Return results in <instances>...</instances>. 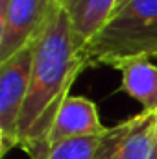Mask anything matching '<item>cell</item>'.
I'll return each mask as SVG.
<instances>
[{
	"instance_id": "obj_1",
	"label": "cell",
	"mask_w": 157,
	"mask_h": 159,
	"mask_svg": "<svg viewBox=\"0 0 157 159\" xmlns=\"http://www.w3.org/2000/svg\"><path fill=\"white\" fill-rule=\"evenodd\" d=\"M87 69L69 15L57 7L35 46L26 102L17 128V148L30 159L44 157V143L70 87Z\"/></svg>"
},
{
	"instance_id": "obj_2",
	"label": "cell",
	"mask_w": 157,
	"mask_h": 159,
	"mask_svg": "<svg viewBox=\"0 0 157 159\" xmlns=\"http://www.w3.org/2000/svg\"><path fill=\"white\" fill-rule=\"evenodd\" d=\"M87 67L157 57V0H129L81 50Z\"/></svg>"
},
{
	"instance_id": "obj_3",
	"label": "cell",
	"mask_w": 157,
	"mask_h": 159,
	"mask_svg": "<svg viewBox=\"0 0 157 159\" xmlns=\"http://www.w3.org/2000/svg\"><path fill=\"white\" fill-rule=\"evenodd\" d=\"M37 41L0 61V156L17 148V128L26 102Z\"/></svg>"
},
{
	"instance_id": "obj_4",
	"label": "cell",
	"mask_w": 157,
	"mask_h": 159,
	"mask_svg": "<svg viewBox=\"0 0 157 159\" xmlns=\"http://www.w3.org/2000/svg\"><path fill=\"white\" fill-rule=\"evenodd\" d=\"M57 7V0H0V61L39 39Z\"/></svg>"
},
{
	"instance_id": "obj_5",
	"label": "cell",
	"mask_w": 157,
	"mask_h": 159,
	"mask_svg": "<svg viewBox=\"0 0 157 159\" xmlns=\"http://www.w3.org/2000/svg\"><path fill=\"white\" fill-rule=\"evenodd\" d=\"M94 159H157V111H141L107 128Z\"/></svg>"
},
{
	"instance_id": "obj_6",
	"label": "cell",
	"mask_w": 157,
	"mask_h": 159,
	"mask_svg": "<svg viewBox=\"0 0 157 159\" xmlns=\"http://www.w3.org/2000/svg\"><path fill=\"white\" fill-rule=\"evenodd\" d=\"M105 129L107 128L102 124V120L98 117L96 104L85 96L70 94L63 102L57 117L52 124V129L46 137L44 156L56 144H61L70 139H79V137L102 135V133H105Z\"/></svg>"
},
{
	"instance_id": "obj_7",
	"label": "cell",
	"mask_w": 157,
	"mask_h": 159,
	"mask_svg": "<svg viewBox=\"0 0 157 159\" xmlns=\"http://www.w3.org/2000/svg\"><path fill=\"white\" fill-rule=\"evenodd\" d=\"M122 76L120 89L142 106V111H157V65L150 57L122 59L113 65Z\"/></svg>"
},
{
	"instance_id": "obj_8",
	"label": "cell",
	"mask_w": 157,
	"mask_h": 159,
	"mask_svg": "<svg viewBox=\"0 0 157 159\" xmlns=\"http://www.w3.org/2000/svg\"><path fill=\"white\" fill-rule=\"evenodd\" d=\"M57 4L69 15L74 35L83 50L111 19L117 0H57Z\"/></svg>"
},
{
	"instance_id": "obj_9",
	"label": "cell",
	"mask_w": 157,
	"mask_h": 159,
	"mask_svg": "<svg viewBox=\"0 0 157 159\" xmlns=\"http://www.w3.org/2000/svg\"><path fill=\"white\" fill-rule=\"evenodd\" d=\"M104 135V133H102ZM102 135H89L56 144L43 159H94Z\"/></svg>"
},
{
	"instance_id": "obj_10",
	"label": "cell",
	"mask_w": 157,
	"mask_h": 159,
	"mask_svg": "<svg viewBox=\"0 0 157 159\" xmlns=\"http://www.w3.org/2000/svg\"><path fill=\"white\" fill-rule=\"evenodd\" d=\"M128 2H129V0H117V6H115V11H113V15H115L117 11H120V9H122V7H124ZM113 15H111V17H113Z\"/></svg>"
}]
</instances>
